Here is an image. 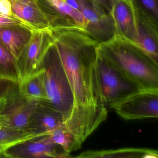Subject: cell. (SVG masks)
<instances>
[{
    "instance_id": "6da1fadb",
    "label": "cell",
    "mask_w": 158,
    "mask_h": 158,
    "mask_svg": "<svg viewBox=\"0 0 158 158\" xmlns=\"http://www.w3.org/2000/svg\"><path fill=\"white\" fill-rule=\"evenodd\" d=\"M50 31L73 95L72 113L64 125L83 142L108 115L96 79L99 43L73 23L52 27Z\"/></svg>"
},
{
    "instance_id": "7a4b0ae2",
    "label": "cell",
    "mask_w": 158,
    "mask_h": 158,
    "mask_svg": "<svg viewBox=\"0 0 158 158\" xmlns=\"http://www.w3.org/2000/svg\"><path fill=\"white\" fill-rule=\"evenodd\" d=\"M98 50L142 90L158 91V63L132 41L115 35L99 43Z\"/></svg>"
},
{
    "instance_id": "3957f363",
    "label": "cell",
    "mask_w": 158,
    "mask_h": 158,
    "mask_svg": "<svg viewBox=\"0 0 158 158\" xmlns=\"http://www.w3.org/2000/svg\"><path fill=\"white\" fill-rule=\"evenodd\" d=\"M47 100L44 103L60 112L64 123L72 113L74 104L73 91L64 68L53 43L48 50L43 64Z\"/></svg>"
},
{
    "instance_id": "277c9868",
    "label": "cell",
    "mask_w": 158,
    "mask_h": 158,
    "mask_svg": "<svg viewBox=\"0 0 158 158\" xmlns=\"http://www.w3.org/2000/svg\"><path fill=\"white\" fill-rule=\"evenodd\" d=\"M95 71L100 95L106 108L114 109L128 97L143 90L105 58L98 49Z\"/></svg>"
},
{
    "instance_id": "5b68a950",
    "label": "cell",
    "mask_w": 158,
    "mask_h": 158,
    "mask_svg": "<svg viewBox=\"0 0 158 158\" xmlns=\"http://www.w3.org/2000/svg\"><path fill=\"white\" fill-rule=\"evenodd\" d=\"M52 43L50 29L32 31L29 41L16 60L18 82L42 69L44 58Z\"/></svg>"
},
{
    "instance_id": "8992f818",
    "label": "cell",
    "mask_w": 158,
    "mask_h": 158,
    "mask_svg": "<svg viewBox=\"0 0 158 158\" xmlns=\"http://www.w3.org/2000/svg\"><path fill=\"white\" fill-rule=\"evenodd\" d=\"M78 10L86 20L85 31L99 43L111 39L116 35L114 21L94 0H78Z\"/></svg>"
},
{
    "instance_id": "52a82bcc",
    "label": "cell",
    "mask_w": 158,
    "mask_h": 158,
    "mask_svg": "<svg viewBox=\"0 0 158 158\" xmlns=\"http://www.w3.org/2000/svg\"><path fill=\"white\" fill-rule=\"evenodd\" d=\"M114 109L125 120L157 118L158 91L141 90L128 97Z\"/></svg>"
},
{
    "instance_id": "ba28073f",
    "label": "cell",
    "mask_w": 158,
    "mask_h": 158,
    "mask_svg": "<svg viewBox=\"0 0 158 158\" xmlns=\"http://www.w3.org/2000/svg\"><path fill=\"white\" fill-rule=\"evenodd\" d=\"M17 90L18 87L11 94L6 109L0 115V127L30 131L31 117L39 102L24 98Z\"/></svg>"
},
{
    "instance_id": "9c48e42d",
    "label": "cell",
    "mask_w": 158,
    "mask_h": 158,
    "mask_svg": "<svg viewBox=\"0 0 158 158\" xmlns=\"http://www.w3.org/2000/svg\"><path fill=\"white\" fill-rule=\"evenodd\" d=\"M3 157L11 158H71L60 145L52 142L47 135L15 145L3 153Z\"/></svg>"
},
{
    "instance_id": "30bf717a",
    "label": "cell",
    "mask_w": 158,
    "mask_h": 158,
    "mask_svg": "<svg viewBox=\"0 0 158 158\" xmlns=\"http://www.w3.org/2000/svg\"><path fill=\"white\" fill-rule=\"evenodd\" d=\"M42 11L48 19L52 27L71 23L85 30L87 22L78 10L70 6L64 0H36Z\"/></svg>"
},
{
    "instance_id": "8fae6325",
    "label": "cell",
    "mask_w": 158,
    "mask_h": 158,
    "mask_svg": "<svg viewBox=\"0 0 158 158\" xmlns=\"http://www.w3.org/2000/svg\"><path fill=\"white\" fill-rule=\"evenodd\" d=\"M136 10V27L131 41L158 63V23Z\"/></svg>"
},
{
    "instance_id": "7c38bea8",
    "label": "cell",
    "mask_w": 158,
    "mask_h": 158,
    "mask_svg": "<svg viewBox=\"0 0 158 158\" xmlns=\"http://www.w3.org/2000/svg\"><path fill=\"white\" fill-rule=\"evenodd\" d=\"M10 1L14 15L32 30L50 29V23L36 0Z\"/></svg>"
},
{
    "instance_id": "4fadbf2b",
    "label": "cell",
    "mask_w": 158,
    "mask_h": 158,
    "mask_svg": "<svg viewBox=\"0 0 158 158\" xmlns=\"http://www.w3.org/2000/svg\"><path fill=\"white\" fill-rule=\"evenodd\" d=\"M111 15L115 24L116 35L132 41L137 23V11L132 1L115 0Z\"/></svg>"
},
{
    "instance_id": "5bb4252c",
    "label": "cell",
    "mask_w": 158,
    "mask_h": 158,
    "mask_svg": "<svg viewBox=\"0 0 158 158\" xmlns=\"http://www.w3.org/2000/svg\"><path fill=\"white\" fill-rule=\"evenodd\" d=\"M65 119L62 113L44 102H39L33 114L29 129L37 133L49 132L64 124Z\"/></svg>"
},
{
    "instance_id": "9a60e30c",
    "label": "cell",
    "mask_w": 158,
    "mask_h": 158,
    "mask_svg": "<svg viewBox=\"0 0 158 158\" xmlns=\"http://www.w3.org/2000/svg\"><path fill=\"white\" fill-rule=\"evenodd\" d=\"M33 30L23 26L0 27V42L18 59L32 35Z\"/></svg>"
},
{
    "instance_id": "2e32d148",
    "label": "cell",
    "mask_w": 158,
    "mask_h": 158,
    "mask_svg": "<svg viewBox=\"0 0 158 158\" xmlns=\"http://www.w3.org/2000/svg\"><path fill=\"white\" fill-rule=\"evenodd\" d=\"M43 68L18 82L19 95L26 99L46 102L47 94L44 80Z\"/></svg>"
},
{
    "instance_id": "e0dca14e",
    "label": "cell",
    "mask_w": 158,
    "mask_h": 158,
    "mask_svg": "<svg viewBox=\"0 0 158 158\" xmlns=\"http://www.w3.org/2000/svg\"><path fill=\"white\" fill-rule=\"evenodd\" d=\"M157 150L150 149L127 148L102 151H87L82 152L77 158H157Z\"/></svg>"
},
{
    "instance_id": "ac0fdd59",
    "label": "cell",
    "mask_w": 158,
    "mask_h": 158,
    "mask_svg": "<svg viewBox=\"0 0 158 158\" xmlns=\"http://www.w3.org/2000/svg\"><path fill=\"white\" fill-rule=\"evenodd\" d=\"M28 130H17L0 127V157L12 147L27 140L47 135Z\"/></svg>"
},
{
    "instance_id": "d6986e66",
    "label": "cell",
    "mask_w": 158,
    "mask_h": 158,
    "mask_svg": "<svg viewBox=\"0 0 158 158\" xmlns=\"http://www.w3.org/2000/svg\"><path fill=\"white\" fill-rule=\"evenodd\" d=\"M48 136L52 142L60 146L68 153L80 149L83 143L64 124L51 131Z\"/></svg>"
},
{
    "instance_id": "ffe728a7",
    "label": "cell",
    "mask_w": 158,
    "mask_h": 158,
    "mask_svg": "<svg viewBox=\"0 0 158 158\" xmlns=\"http://www.w3.org/2000/svg\"><path fill=\"white\" fill-rule=\"evenodd\" d=\"M0 77L18 81L16 61L6 47L0 42Z\"/></svg>"
},
{
    "instance_id": "44dd1931",
    "label": "cell",
    "mask_w": 158,
    "mask_h": 158,
    "mask_svg": "<svg viewBox=\"0 0 158 158\" xmlns=\"http://www.w3.org/2000/svg\"><path fill=\"white\" fill-rule=\"evenodd\" d=\"M135 8L143 15L158 23V0H131Z\"/></svg>"
},
{
    "instance_id": "7402d4cb",
    "label": "cell",
    "mask_w": 158,
    "mask_h": 158,
    "mask_svg": "<svg viewBox=\"0 0 158 158\" xmlns=\"http://www.w3.org/2000/svg\"><path fill=\"white\" fill-rule=\"evenodd\" d=\"M18 81L0 77V98L8 95L18 87Z\"/></svg>"
},
{
    "instance_id": "603a6c76",
    "label": "cell",
    "mask_w": 158,
    "mask_h": 158,
    "mask_svg": "<svg viewBox=\"0 0 158 158\" xmlns=\"http://www.w3.org/2000/svg\"><path fill=\"white\" fill-rule=\"evenodd\" d=\"M8 26H23L31 29L27 25L18 18L9 17L0 14V27Z\"/></svg>"
},
{
    "instance_id": "cb8c5ba5",
    "label": "cell",
    "mask_w": 158,
    "mask_h": 158,
    "mask_svg": "<svg viewBox=\"0 0 158 158\" xmlns=\"http://www.w3.org/2000/svg\"><path fill=\"white\" fill-rule=\"evenodd\" d=\"M0 14L9 17L17 18L13 13L10 0H0Z\"/></svg>"
},
{
    "instance_id": "d4e9b609",
    "label": "cell",
    "mask_w": 158,
    "mask_h": 158,
    "mask_svg": "<svg viewBox=\"0 0 158 158\" xmlns=\"http://www.w3.org/2000/svg\"><path fill=\"white\" fill-rule=\"evenodd\" d=\"M94 1L105 12L111 15L114 5L115 3V0H94Z\"/></svg>"
},
{
    "instance_id": "484cf974",
    "label": "cell",
    "mask_w": 158,
    "mask_h": 158,
    "mask_svg": "<svg viewBox=\"0 0 158 158\" xmlns=\"http://www.w3.org/2000/svg\"><path fill=\"white\" fill-rule=\"evenodd\" d=\"M15 89H14L13 91H12L10 93H9L8 95L3 96V97L0 98V115L2 114V113L4 111L5 109H6L7 104H8V102H9V98H10V96L11 94H12V93Z\"/></svg>"
}]
</instances>
